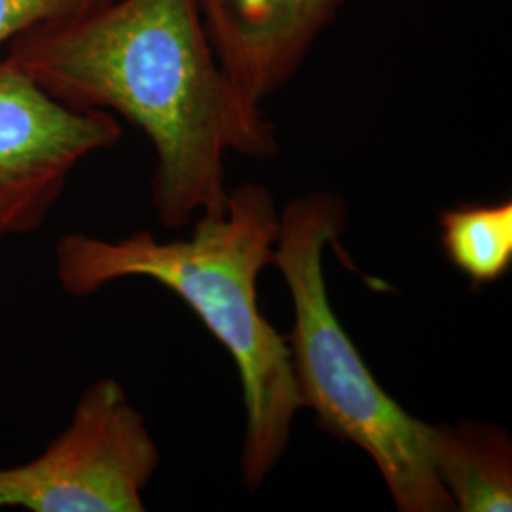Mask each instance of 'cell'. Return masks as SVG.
I'll return each instance as SVG.
<instances>
[{
	"instance_id": "obj_8",
	"label": "cell",
	"mask_w": 512,
	"mask_h": 512,
	"mask_svg": "<svg viewBox=\"0 0 512 512\" xmlns=\"http://www.w3.org/2000/svg\"><path fill=\"white\" fill-rule=\"evenodd\" d=\"M440 243L448 262L473 287L509 274L512 266V202L469 203L440 213Z\"/></svg>"
},
{
	"instance_id": "obj_6",
	"label": "cell",
	"mask_w": 512,
	"mask_h": 512,
	"mask_svg": "<svg viewBox=\"0 0 512 512\" xmlns=\"http://www.w3.org/2000/svg\"><path fill=\"white\" fill-rule=\"evenodd\" d=\"M344 0H198L224 71L262 105L306 61Z\"/></svg>"
},
{
	"instance_id": "obj_1",
	"label": "cell",
	"mask_w": 512,
	"mask_h": 512,
	"mask_svg": "<svg viewBox=\"0 0 512 512\" xmlns=\"http://www.w3.org/2000/svg\"><path fill=\"white\" fill-rule=\"evenodd\" d=\"M6 57L65 107L116 112L147 135L167 228L224 213L228 152H279L274 122L220 65L198 0H110L19 35Z\"/></svg>"
},
{
	"instance_id": "obj_5",
	"label": "cell",
	"mask_w": 512,
	"mask_h": 512,
	"mask_svg": "<svg viewBox=\"0 0 512 512\" xmlns=\"http://www.w3.org/2000/svg\"><path fill=\"white\" fill-rule=\"evenodd\" d=\"M120 139L114 114L65 107L0 57V245L37 232L78 164Z\"/></svg>"
},
{
	"instance_id": "obj_9",
	"label": "cell",
	"mask_w": 512,
	"mask_h": 512,
	"mask_svg": "<svg viewBox=\"0 0 512 512\" xmlns=\"http://www.w3.org/2000/svg\"><path fill=\"white\" fill-rule=\"evenodd\" d=\"M110 0H0V46L44 23L78 18Z\"/></svg>"
},
{
	"instance_id": "obj_7",
	"label": "cell",
	"mask_w": 512,
	"mask_h": 512,
	"mask_svg": "<svg viewBox=\"0 0 512 512\" xmlns=\"http://www.w3.org/2000/svg\"><path fill=\"white\" fill-rule=\"evenodd\" d=\"M429 459L454 509H512V439L494 423L461 420L429 425Z\"/></svg>"
},
{
	"instance_id": "obj_2",
	"label": "cell",
	"mask_w": 512,
	"mask_h": 512,
	"mask_svg": "<svg viewBox=\"0 0 512 512\" xmlns=\"http://www.w3.org/2000/svg\"><path fill=\"white\" fill-rule=\"evenodd\" d=\"M279 211L264 184L228 190L220 215L198 217L190 238L160 241L135 232L109 241L73 232L55 247V277L73 296L114 281L147 277L202 319L238 368L245 404L241 476L258 490L285 456L300 404L289 349L264 317L258 277L272 266Z\"/></svg>"
},
{
	"instance_id": "obj_3",
	"label": "cell",
	"mask_w": 512,
	"mask_h": 512,
	"mask_svg": "<svg viewBox=\"0 0 512 512\" xmlns=\"http://www.w3.org/2000/svg\"><path fill=\"white\" fill-rule=\"evenodd\" d=\"M348 230V207L332 192H310L279 211L275 266L293 300L285 336L300 408L372 459L401 512H452L429 459V423L408 414L374 378L330 304L323 255Z\"/></svg>"
},
{
	"instance_id": "obj_4",
	"label": "cell",
	"mask_w": 512,
	"mask_h": 512,
	"mask_svg": "<svg viewBox=\"0 0 512 512\" xmlns=\"http://www.w3.org/2000/svg\"><path fill=\"white\" fill-rule=\"evenodd\" d=\"M160 465L143 414L112 378L90 385L67 429L35 459L0 469V509L143 512Z\"/></svg>"
}]
</instances>
